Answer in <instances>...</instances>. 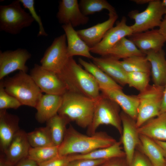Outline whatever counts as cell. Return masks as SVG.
I'll return each instance as SVG.
<instances>
[{
    "instance_id": "13",
    "label": "cell",
    "mask_w": 166,
    "mask_h": 166,
    "mask_svg": "<svg viewBox=\"0 0 166 166\" xmlns=\"http://www.w3.org/2000/svg\"><path fill=\"white\" fill-rule=\"evenodd\" d=\"M120 116L122 127L121 140L129 165L132 159L136 148L140 144L139 134L135 120L123 111L120 113Z\"/></svg>"
},
{
    "instance_id": "30",
    "label": "cell",
    "mask_w": 166,
    "mask_h": 166,
    "mask_svg": "<svg viewBox=\"0 0 166 166\" xmlns=\"http://www.w3.org/2000/svg\"><path fill=\"white\" fill-rule=\"evenodd\" d=\"M127 73L142 72L151 73V65L145 56H134L119 61Z\"/></svg>"
},
{
    "instance_id": "20",
    "label": "cell",
    "mask_w": 166,
    "mask_h": 166,
    "mask_svg": "<svg viewBox=\"0 0 166 166\" xmlns=\"http://www.w3.org/2000/svg\"><path fill=\"white\" fill-rule=\"evenodd\" d=\"M62 101V95L45 94L42 95L35 108L36 120L40 123L46 122L58 114Z\"/></svg>"
},
{
    "instance_id": "46",
    "label": "cell",
    "mask_w": 166,
    "mask_h": 166,
    "mask_svg": "<svg viewBox=\"0 0 166 166\" xmlns=\"http://www.w3.org/2000/svg\"><path fill=\"white\" fill-rule=\"evenodd\" d=\"M151 0H133L132 1L138 4H143L148 3Z\"/></svg>"
},
{
    "instance_id": "8",
    "label": "cell",
    "mask_w": 166,
    "mask_h": 166,
    "mask_svg": "<svg viewBox=\"0 0 166 166\" xmlns=\"http://www.w3.org/2000/svg\"><path fill=\"white\" fill-rule=\"evenodd\" d=\"M165 8L162 1L151 0L146 9L139 13L137 10L129 12L128 16L134 20L131 27L133 33L145 32L159 27L164 15Z\"/></svg>"
},
{
    "instance_id": "22",
    "label": "cell",
    "mask_w": 166,
    "mask_h": 166,
    "mask_svg": "<svg viewBox=\"0 0 166 166\" xmlns=\"http://www.w3.org/2000/svg\"><path fill=\"white\" fill-rule=\"evenodd\" d=\"M62 27L65 32L67 42V55L69 57L80 56L92 59L90 48L80 37L77 31L70 24L64 25Z\"/></svg>"
},
{
    "instance_id": "37",
    "label": "cell",
    "mask_w": 166,
    "mask_h": 166,
    "mask_svg": "<svg viewBox=\"0 0 166 166\" xmlns=\"http://www.w3.org/2000/svg\"><path fill=\"white\" fill-rule=\"evenodd\" d=\"M128 166H153L140 149L136 148L132 159Z\"/></svg>"
},
{
    "instance_id": "41",
    "label": "cell",
    "mask_w": 166,
    "mask_h": 166,
    "mask_svg": "<svg viewBox=\"0 0 166 166\" xmlns=\"http://www.w3.org/2000/svg\"><path fill=\"white\" fill-rule=\"evenodd\" d=\"M16 166H38V164L27 157L19 162Z\"/></svg>"
},
{
    "instance_id": "1",
    "label": "cell",
    "mask_w": 166,
    "mask_h": 166,
    "mask_svg": "<svg viewBox=\"0 0 166 166\" xmlns=\"http://www.w3.org/2000/svg\"><path fill=\"white\" fill-rule=\"evenodd\" d=\"M117 142L104 132H96L92 135L79 132L70 125L63 140L58 146L59 156L86 154L96 149L109 147Z\"/></svg>"
},
{
    "instance_id": "38",
    "label": "cell",
    "mask_w": 166,
    "mask_h": 166,
    "mask_svg": "<svg viewBox=\"0 0 166 166\" xmlns=\"http://www.w3.org/2000/svg\"><path fill=\"white\" fill-rule=\"evenodd\" d=\"M71 160L69 155L58 156L46 162L41 164L38 166H67Z\"/></svg>"
},
{
    "instance_id": "10",
    "label": "cell",
    "mask_w": 166,
    "mask_h": 166,
    "mask_svg": "<svg viewBox=\"0 0 166 166\" xmlns=\"http://www.w3.org/2000/svg\"><path fill=\"white\" fill-rule=\"evenodd\" d=\"M30 75L42 92L62 95L67 91L66 86L58 75L35 64Z\"/></svg>"
},
{
    "instance_id": "36",
    "label": "cell",
    "mask_w": 166,
    "mask_h": 166,
    "mask_svg": "<svg viewBox=\"0 0 166 166\" xmlns=\"http://www.w3.org/2000/svg\"><path fill=\"white\" fill-rule=\"evenodd\" d=\"M24 7L29 11L34 20L38 23L39 27V31L38 36H47L48 34L45 32L40 17L38 16L34 8V0H19Z\"/></svg>"
},
{
    "instance_id": "5",
    "label": "cell",
    "mask_w": 166,
    "mask_h": 166,
    "mask_svg": "<svg viewBox=\"0 0 166 166\" xmlns=\"http://www.w3.org/2000/svg\"><path fill=\"white\" fill-rule=\"evenodd\" d=\"M120 107L115 101L101 93L96 100L92 120L87 128V133L92 135L101 125H110L115 128L121 135L122 127Z\"/></svg>"
},
{
    "instance_id": "14",
    "label": "cell",
    "mask_w": 166,
    "mask_h": 166,
    "mask_svg": "<svg viewBox=\"0 0 166 166\" xmlns=\"http://www.w3.org/2000/svg\"><path fill=\"white\" fill-rule=\"evenodd\" d=\"M57 17L61 24L73 27L86 24L89 18L81 11L77 0H62L59 2Z\"/></svg>"
},
{
    "instance_id": "7",
    "label": "cell",
    "mask_w": 166,
    "mask_h": 166,
    "mask_svg": "<svg viewBox=\"0 0 166 166\" xmlns=\"http://www.w3.org/2000/svg\"><path fill=\"white\" fill-rule=\"evenodd\" d=\"M164 86L149 85L137 95L139 105L136 121L137 128L160 114Z\"/></svg>"
},
{
    "instance_id": "33",
    "label": "cell",
    "mask_w": 166,
    "mask_h": 166,
    "mask_svg": "<svg viewBox=\"0 0 166 166\" xmlns=\"http://www.w3.org/2000/svg\"><path fill=\"white\" fill-rule=\"evenodd\" d=\"M79 4L81 11L86 16L104 9L108 10L110 14L117 13L115 8L105 0H81Z\"/></svg>"
},
{
    "instance_id": "44",
    "label": "cell",
    "mask_w": 166,
    "mask_h": 166,
    "mask_svg": "<svg viewBox=\"0 0 166 166\" xmlns=\"http://www.w3.org/2000/svg\"><path fill=\"white\" fill-rule=\"evenodd\" d=\"M14 164L2 156L0 157V166H13Z\"/></svg>"
},
{
    "instance_id": "34",
    "label": "cell",
    "mask_w": 166,
    "mask_h": 166,
    "mask_svg": "<svg viewBox=\"0 0 166 166\" xmlns=\"http://www.w3.org/2000/svg\"><path fill=\"white\" fill-rule=\"evenodd\" d=\"M150 73L142 72L127 73L128 84L129 87L135 88L140 92H142L149 85Z\"/></svg>"
},
{
    "instance_id": "31",
    "label": "cell",
    "mask_w": 166,
    "mask_h": 166,
    "mask_svg": "<svg viewBox=\"0 0 166 166\" xmlns=\"http://www.w3.org/2000/svg\"><path fill=\"white\" fill-rule=\"evenodd\" d=\"M26 136L31 147L55 146L49 131L46 126L36 128L31 132L26 133Z\"/></svg>"
},
{
    "instance_id": "2",
    "label": "cell",
    "mask_w": 166,
    "mask_h": 166,
    "mask_svg": "<svg viewBox=\"0 0 166 166\" xmlns=\"http://www.w3.org/2000/svg\"><path fill=\"white\" fill-rule=\"evenodd\" d=\"M57 74L65 85L68 91L96 100L100 97V88L94 77L78 64L73 57L69 58L64 68Z\"/></svg>"
},
{
    "instance_id": "32",
    "label": "cell",
    "mask_w": 166,
    "mask_h": 166,
    "mask_svg": "<svg viewBox=\"0 0 166 166\" xmlns=\"http://www.w3.org/2000/svg\"><path fill=\"white\" fill-rule=\"evenodd\" d=\"M58 147L56 146L31 147L27 157L36 162L38 165L59 156Z\"/></svg>"
},
{
    "instance_id": "26",
    "label": "cell",
    "mask_w": 166,
    "mask_h": 166,
    "mask_svg": "<svg viewBox=\"0 0 166 166\" xmlns=\"http://www.w3.org/2000/svg\"><path fill=\"white\" fill-rule=\"evenodd\" d=\"M121 140L106 148H99L84 154L69 155L71 161L80 159L107 160L115 157H125L121 147Z\"/></svg>"
},
{
    "instance_id": "42",
    "label": "cell",
    "mask_w": 166,
    "mask_h": 166,
    "mask_svg": "<svg viewBox=\"0 0 166 166\" xmlns=\"http://www.w3.org/2000/svg\"><path fill=\"white\" fill-rule=\"evenodd\" d=\"M164 112H166V83L164 86L162 100L160 108V113Z\"/></svg>"
},
{
    "instance_id": "24",
    "label": "cell",
    "mask_w": 166,
    "mask_h": 166,
    "mask_svg": "<svg viewBox=\"0 0 166 166\" xmlns=\"http://www.w3.org/2000/svg\"><path fill=\"white\" fill-rule=\"evenodd\" d=\"M137 130L139 134L153 140L166 141V112L148 121Z\"/></svg>"
},
{
    "instance_id": "9",
    "label": "cell",
    "mask_w": 166,
    "mask_h": 166,
    "mask_svg": "<svg viewBox=\"0 0 166 166\" xmlns=\"http://www.w3.org/2000/svg\"><path fill=\"white\" fill-rule=\"evenodd\" d=\"M66 41L65 34L54 39L40 60L43 68L57 74L61 72L69 58L67 55Z\"/></svg>"
},
{
    "instance_id": "28",
    "label": "cell",
    "mask_w": 166,
    "mask_h": 166,
    "mask_svg": "<svg viewBox=\"0 0 166 166\" xmlns=\"http://www.w3.org/2000/svg\"><path fill=\"white\" fill-rule=\"evenodd\" d=\"M70 122L66 117L57 114L46 122L54 145L59 146L62 142L66 131V126Z\"/></svg>"
},
{
    "instance_id": "39",
    "label": "cell",
    "mask_w": 166,
    "mask_h": 166,
    "mask_svg": "<svg viewBox=\"0 0 166 166\" xmlns=\"http://www.w3.org/2000/svg\"><path fill=\"white\" fill-rule=\"evenodd\" d=\"M106 160L89 159H78L70 161L67 166H99Z\"/></svg>"
},
{
    "instance_id": "43",
    "label": "cell",
    "mask_w": 166,
    "mask_h": 166,
    "mask_svg": "<svg viewBox=\"0 0 166 166\" xmlns=\"http://www.w3.org/2000/svg\"><path fill=\"white\" fill-rule=\"evenodd\" d=\"M158 30L159 32L166 39V18L162 20Z\"/></svg>"
},
{
    "instance_id": "16",
    "label": "cell",
    "mask_w": 166,
    "mask_h": 166,
    "mask_svg": "<svg viewBox=\"0 0 166 166\" xmlns=\"http://www.w3.org/2000/svg\"><path fill=\"white\" fill-rule=\"evenodd\" d=\"M129 37V39L145 54L148 51H158L162 49L166 42V39L158 29L133 33Z\"/></svg>"
},
{
    "instance_id": "40",
    "label": "cell",
    "mask_w": 166,
    "mask_h": 166,
    "mask_svg": "<svg viewBox=\"0 0 166 166\" xmlns=\"http://www.w3.org/2000/svg\"><path fill=\"white\" fill-rule=\"evenodd\" d=\"M125 157L113 158L106 160L99 166H126L123 158Z\"/></svg>"
},
{
    "instance_id": "23",
    "label": "cell",
    "mask_w": 166,
    "mask_h": 166,
    "mask_svg": "<svg viewBox=\"0 0 166 166\" xmlns=\"http://www.w3.org/2000/svg\"><path fill=\"white\" fill-rule=\"evenodd\" d=\"M145 54L150 64L153 84L164 86L166 83V59L164 50L148 51Z\"/></svg>"
},
{
    "instance_id": "4",
    "label": "cell",
    "mask_w": 166,
    "mask_h": 166,
    "mask_svg": "<svg viewBox=\"0 0 166 166\" xmlns=\"http://www.w3.org/2000/svg\"><path fill=\"white\" fill-rule=\"evenodd\" d=\"M2 80L6 92L22 105L36 108L42 92L30 75L19 71L14 76Z\"/></svg>"
},
{
    "instance_id": "18",
    "label": "cell",
    "mask_w": 166,
    "mask_h": 166,
    "mask_svg": "<svg viewBox=\"0 0 166 166\" xmlns=\"http://www.w3.org/2000/svg\"><path fill=\"white\" fill-rule=\"evenodd\" d=\"M101 94L116 102L123 112L136 121L139 105L137 95H128L122 89L100 90Z\"/></svg>"
},
{
    "instance_id": "45",
    "label": "cell",
    "mask_w": 166,
    "mask_h": 166,
    "mask_svg": "<svg viewBox=\"0 0 166 166\" xmlns=\"http://www.w3.org/2000/svg\"><path fill=\"white\" fill-rule=\"evenodd\" d=\"M154 140L162 149L164 153L165 157L166 156V141H160L155 140Z\"/></svg>"
},
{
    "instance_id": "11",
    "label": "cell",
    "mask_w": 166,
    "mask_h": 166,
    "mask_svg": "<svg viewBox=\"0 0 166 166\" xmlns=\"http://www.w3.org/2000/svg\"><path fill=\"white\" fill-rule=\"evenodd\" d=\"M126 18L123 16L116 25L109 29L101 41L93 47L90 48V52L101 55H107L112 48L121 39L133 34L131 26L126 23Z\"/></svg>"
},
{
    "instance_id": "19",
    "label": "cell",
    "mask_w": 166,
    "mask_h": 166,
    "mask_svg": "<svg viewBox=\"0 0 166 166\" xmlns=\"http://www.w3.org/2000/svg\"><path fill=\"white\" fill-rule=\"evenodd\" d=\"M93 63L121 86L128 84L127 73L121 66L119 60L109 56L94 57Z\"/></svg>"
},
{
    "instance_id": "21",
    "label": "cell",
    "mask_w": 166,
    "mask_h": 166,
    "mask_svg": "<svg viewBox=\"0 0 166 166\" xmlns=\"http://www.w3.org/2000/svg\"><path fill=\"white\" fill-rule=\"evenodd\" d=\"M30 147L26 133L20 130L14 136L4 153L5 158L14 165L27 157Z\"/></svg>"
},
{
    "instance_id": "3",
    "label": "cell",
    "mask_w": 166,
    "mask_h": 166,
    "mask_svg": "<svg viewBox=\"0 0 166 166\" xmlns=\"http://www.w3.org/2000/svg\"><path fill=\"white\" fill-rule=\"evenodd\" d=\"M96 100L83 95L67 91L62 95L58 114L79 127L87 128L91 124Z\"/></svg>"
},
{
    "instance_id": "6",
    "label": "cell",
    "mask_w": 166,
    "mask_h": 166,
    "mask_svg": "<svg viewBox=\"0 0 166 166\" xmlns=\"http://www.w3.org/2000/svg\"><path fill=\"white\" fill-rule=\"evenodd\" d=\"M19 0L0 6V30L13 35L19 34L34 21L21 6Z\"/></svg>"
},
{
    "instance_id": "47",
    "label": "cell",
    "mask_w": 166,
    "mask_h": 166,
    "mask_svg": "<svg viewBox=\"0 0 166 166\" xmlns=\"http://www.w3.org/2000/svg\"><path fill=\"white\" fill-rule=\"evenodd\" d=\"M162 1V3L163 5L164 6L165 8L164 11V18H166V0H163Z\"/></svg>"
},
{
    "instance_id": "27",
    "label": "cell",
    "mask_w": 166,
    "mask_h": 166,
    "mask_svg": "<svg viewBox=\"0 0 166 166\" xmlns=\"http://www.w3.org/2000/svg\"><path fill=\"white\" fill-rule=\"evenodd\" d=\"M78 60L79 64L94 77L98 84L100 90L122 89L121 86L93 63L87 62L80 58Z\"/></svg>"
},
{
    "instance_id": "12",
    "label": "cell",
    "mask_w": 166,
    "mask_h": 166,
    "mask_svg": "<svg viewBox=\"0 0 166 166\" xmlns=\"http://www.w3.org/2000/svg\"><path fill=\"white\" fill-rule=\"evenodd\" d=\"M26 49L18 48L14 50L0 51V80L16 70L27 73V61L31 57Z\"/></svg>"
},
{
    "instance_id": "29",
    "label": "cell",
    "mask_w": 166,
    "mask_h": 166,
    "mask_svg": "<svg viewBox=\"0 0 166 166\" xmlns=\"http://www.w3.org/2000/svg\"><path fill=\"white\" fill-rule=\"evenodd\" d=\"M107 55L118 60L134 56H145L129 39L124 37L119 41L110 50Z\"/></svg>"
},
{
    "instance_id": "17",
    "label": "cell",
    "mask_w": 166,
    "mask_h": 166,
    "mask_svg": "<svg viewBox=\"0 0 166 166\" xmlns=\"http://www.w3.org/2000/svg\"><path fill=\"white\" fill-rule=\"evenodd\" d=\"M19 120L17 116L8 113L6 109L0 110V144L4 153L20 130Z\"/></svg>"
},
{
    "instance_id": "15",
    "label": "cell",
    "mask_w": 166,
    "mask_h": 166,
    "mask_svg": "<svg viewBox=\"0 0 166 166\" xmlns=\"http://www.w3.org/2000/svg\"><path fill=\"white\" fill-rule=\"evenodd\" d=\"M106 21L86 29L77 30L80 37L91 48L98 44L107 32L113 26L118 18L117 13H109Z\"/></svg>"
},
{
    "instance_id": "25",
    "label": "cell",
    "mask_w": 166,
    "mask_h": 166,
    "mask_svg": "<svg viewBox=\"0 0 166 166\" xmlns=\"http://www.w3.org/2000/svg\"><path fill=\"white\" fill-rule=\"evenodd\" d=\"M140 145L137 146L153 166H166L164 152L153 139L139 134Z\"/></svg>"
},
{
    "instance_id": "35",
    "label": "cell",
    "mask_w": 166,
    "mask_h": 166,
    "mask_svg": "<svg viewBox=\"0 0 166 166\" xmlns=\"http://www.w3.org/2000/svg\"><path fill=\"white\" fill-rule=\"evenodd\" d=\"M22 105L15 98L5 91L2 81L0 82V110L9 109H17Z\"/></svg>"
}]
</instances>
